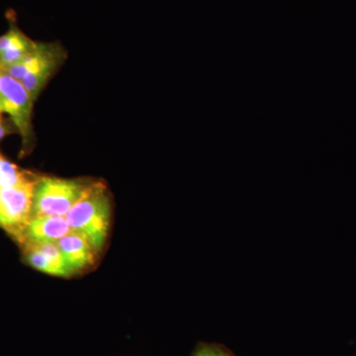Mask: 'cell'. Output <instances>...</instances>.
Here are the masks:
<instances>
[{"label":"cell","instance_id":"1","mask_svg":"<svg viewBox=\"0 0 356 356\" xmlns=\"http://www.w3.org/2000/svg\"><path fill=\"white\" fill-rule=\"evenodd\" d=\"M65 217L72 231L83 235L95 252H99L106 243L111 220L107 189L99 182H91Z\"/></svg>","mask_w":356,"mask_h":356},{"label":"cell","instance_id":"2","mask_svg":"<svg viewBox=\"0 0 356 356\" xmlns=\"http://www.w3.org/2000/svg\"><path fill=\"white\" fill-rule=\"evenodd\" d=\"M65 54L53 44H37L36 49L18 64L2 72L17 79L36 102L44 86L64 62Z\"/></svg>","mask_w":356,"mask_h":356},{"label":"cell","instance_id":"3","mask_svg":"<svg viewBox=\"0 0 356 356\" xmlns=\"http://www.w3.org/2000/svg\"><path fill=\"white\" fill-rule=\"evenodd\" d=\"M90 184L79 179L39 178L35 188L33 216L65 217Z\"/></svg>","mask_w":356,"mask_h":356},{"label":"cell","instance_id":"4","mask_svg":"<svg viewBox=\"0 0 356 356\" xmlns=\"http://www.w3.org/2000/svg\"><path fill=\"white\" fill-rule=\"evenodd\" d=\"M38 180L31 173L19 184L0 191V228L18 242L33 217L35 188Z\"/></svg>","mask_w":356,"mask_h":356},{"label":"cell","instance_id":"5","mask_svg":"<svg viewBox=\"0 0 356 356\" xmlns=\"http://www.w3.org/2000/svg\"><path fill=\"white\" fill-rule=\"evenodd\" d=\"M34 100L17 79L0 70V109L10 117L13 126L22 137L23 146L33 140L32 113Z\"/></svg>","mask_w":356,"mask_h":356},{"label":"cell","instance_id":"6","mask_svg":"<svg viewBox=\"0 0 356 356\" xmlns=\"http://www.w3.org/2000/svg\"><path fill=\"white\" fill-rule=\"evenodd\" d=\"M22 245L25 261L33 268L58 277L72 275L57 243H27Z\"/></svg>","mask_w":356,"mask_h":356},{"label":"cell","instance_id":"7","mask_svg":"<svg viewBox=\"0 0 356 356\" xmlns=\"http://www.w3.org/2000/svg\"><path fill=\"white\" fill-rule=\"evenodd\" d=\"M72 231L63 216H33L21 238V245L27 243H57Z\"/></svg>","mask_w":356,"mask_h":356},{"label":"cell","instance_id":"8","mask_svg":"<svg viewBox=\"0 0 356 356\" xmlns=\"http://www.w3.org/2000/svg\"><path fill=\"white\" fill-rule=\"evenodd\" d=\"M57 243L72 274L83 270L95 262V250L81 234L70 232Z\"/></svg>","mask_w":356,"mask_h":356},{"label":"cell","instance_id":"9","mask_svg":"<svg viewBox=\"0 0 356 356\" xmlns=\"http://www.w3.org/2000/svg\"><path fill=\"white\" fill-rule=\"evenodd\" d=\"M37 44L13 26L0 36V70H6L24 60L36 49Z\"/></svg>","mask_w":356,"mask_h":356},{"label":"cell","instance_id":"10","mask_svg":"<svg viewBox=\"0 0 356 356\" xmlns=\"http://www.w3.org/2000/svg\"><path fill=\"white\" fill-rule=\"evenodd\" d=\"M31 175L30 172L20 170L15 163L0 153V191L19 184Z\"/></svg>","mask_w":356,"mask_h":356},{"label":"cell","instance_id":"11","mask_svg":"<svg viewBox=\"0 0 356 356\" xmlns=\"http://www.w3.org/2000/svg\"><path fill=\"white\" fill-rule=\"evenodd\" d=\"M192 356H231L222 348L214 346H203L199 348Z\"/></svg>","mask_w":356,"mask_h":356},{"label":"cell","instance_id":"12","mask_svg":"<svg viewBox=\"0 0 356 356\" xmlns=\"http://www.w3.org/2000/svg\"><path fill=\"white\" fill-rule=\"evenodd\" d=\"M10 132L8 129V125H6L3 121H0V140L3 139L8 133Z\"/></svg>","mask_w":356,"mask_h":356},{"label":"cell","instance_id":"13","mask_svg":"<svg viewBox=\"0 0 356 356\" xmlns=\"http://www.w3.org/2000/svg\"><path fill=\"white\" fill-rule=\"evenodd\" d=\"M1 113H2V111H1V109H0V121H2Z\"/></svg>","mask_w":356,"mask_h":356}]
</instances>
